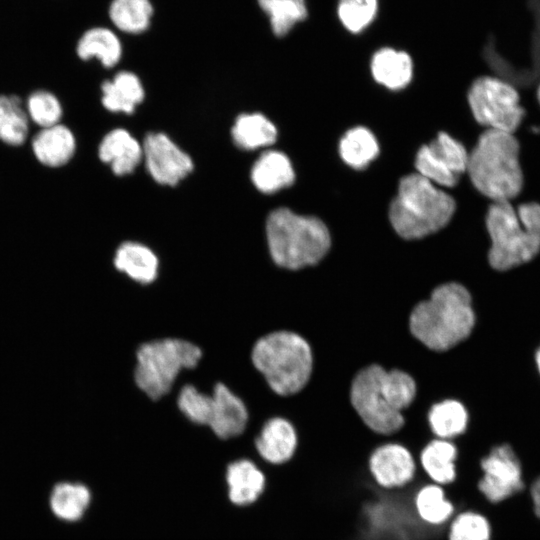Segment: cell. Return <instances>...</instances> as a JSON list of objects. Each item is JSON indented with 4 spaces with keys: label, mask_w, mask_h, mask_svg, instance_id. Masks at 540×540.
Segmentation results:
<instances>
[{
    "label": "cell",
    "mask_w": 540,
    "mask_h": 540,
    "mask_svg": "<svg viewBox=\"0 0 540 540\" xmlns=\"http://www.w3.org/2000/svg\"><path fill=\"white\" fill-rule=\"evenodd\" d=\"M416 395L414 379L401 370L387 371L373 364L360 370L352 381L350 399L365 426L374 434L399 433L407 408Z\"/></svg>",
    "instance_id": "6da1fadb"
},
{
    "label": "cell",
    "mask_w": 540,
    "mask_h": 540,
    "mask_svg": "<svg viewBox=\"0 0 540 540\" xmlns=\"http://www.w3.org/2000/svg\"><path fill=\"white\" fill-rule=\"evenodd\" d=\"M475 324L469 291L451 282L436 287L409 318L410 331L431 350L445 351L466 339Z\"/></svg>",
    "instance_id": "7a4b0ae2"
},
{
    "label": "cell",
    "mask_w": 540,
    "mask_h": 540,
    "mask_svg": "<svg viewBox=\"0 0 540 540\" xmlns=\"http://www.w3.org/2000/svg\"><path fill=\"white\" fill-rule=\"evenodd\" d=\"M249 357L254 370L276 396L299 393L312 374L311 346L291 330L276 329L261 335L252 344Z\"/></svg>",
    "instance_id": "3957f363"
},
{
    "label": "cell",
    "mask_w": 540,
    "mask_h": 540,
    "mask_svg": "<svg viewBox=\"0 0 540 540\" xmlns=\"http://www.w3.org/2000/svg\"><path fill=\"white\" fill-rule=\"evenodd\" d=\"M265 235L272 262L290 271L317 264L331 246L328 228L320 219L284 207L270 212Z\"/></svg>",
    "instance_id": "277c9868"
},
{
    "label": "cell",
    "mask_w": 540,
    "mask_h": 540,
    "mask_svg": "<svg viewBox=\"0 0 540 540\" xmlns=\"http://www.w3.org/2000/svg\"><path fill=\"white\" fill-rule=\"evenodd\" d=\"M203 357L196 343L180 337H161L140 343L132 372L136 388L157 402L171 395L180 376L195 370Z\"/></svg>",
    "instance_id": "5b68a950"
},
{
    "label": "cell",
    "mask_w": 540,
    "mask_h": 540,
    "mask_svg": "<svg viewBox=\"0 0 540 540\" xmlns=\"http://www.w3.org/2000/svg\"><path fill=\"white\" fill-rule=\"evenodd\" d=\"M486 226L491 239L488 259L500 271L533 259L540 251V205L524 203L514 208L510 201L493 202Z\"/></svg>",
    "instance_id": "8992f818"
},
{
    "label": "cell",
    "mask_w": 540,
    "mask_h": 540,
    "mask_svg": "<svg viewBox=\"0 0 540 540\" xmlns=\"http://www.w3.org/2000/svg\"><path fill=\"white\" fill-rule=\"evenodd\" d=\"M466 172L474 187L493 202L515 198L523 186L517 139L512 133L487 129L468 155Z\"/></svg>",
    "instance_id": "52a82bcc"
},
{
    "label": "cell",
    "mask_w": 540,
    "mask_h": 540,
    "mask_svg": "<svg viewBox=\"0 0 540 540\" xmlns=\"http://www.w3.org/2000/svg\"><path fill=\"white\" fill-rule=\"evenodd\" d=\"M454 211L455 201L448 193L414 173L400 180L390 204L389 220L400 237L414 240L442 229Z\"/></svg>",
    "instance_id": "ba28073f"
},
{
    "label": "cell",
    "mask_w": 540,
    "mask_h": 540,
    "mask_svg": "<svg viewBox=\"0 0 540 540\" xmlns=\"http://www.w3.org/2000/svg\"><path fill=\"white\" fill-rule=\"evenodd\" d=\"M468 103L476 121L492 130L513 133L525 114L517 90L496 77L477 78L468 91Z\"/></svg>",
    "instance_id": "9c48e42d"
},
{
    "label": "cell",
    "mask_w": 540,
    "mask_h": 540,
    "mask_svg": "<svg viewBox=\"0 0 540 540\" xmlns=\"http://www.w3.org/2000/svg\"><path fill=\"white\" fill-rule=\"evenodd\" d=\"M366 469L374 485L389 492L409 488L420 475L416 455L398 440L377 443L367 456Z\"/></svg>",
    "instance_id": "30bf717a"
},
{
    "label": "cell",
    "mask_w": 540,
    "mask_h": 540,
    "mask_svg": "<svg viewBox=\"0 0 540 540\" xmlns=\"http://www.w3.org/2000/svg\"><path fill=\"white\" fill-rule=\"evenodd\" d=\"M480 478L476 488L490 504H498L524 488L520 462L512 447H492L479 459Z\"/></svg>",
    "instance_id": "8fae6325"
},
{
    "label": "cell",
    "mask_w": 540,
    "mask_h": 540,
    "mask_svg": "<svg viewBox=\"0 0 540 540\" xmlns=\"http://www.w3.org/2000/svg\"><path fill=\"white\" fill-rule=\"evenodd\" d=\"M468 155L458 140L440 132L418 150L415 167L420 175L435 185L453 187L467 170Z\"/></svg>",
    "instance_id": "7c38bea8"
},
{
    "label": "cell",
    "mask_w": 540,
    "mask_h": 540,
    "mask_svg": "<svg viewBox=\"0 0 540 540\" xmlns=\"http://www.w3.org/2000/svg\"><path fill=\"white\" fill-rule=\"evenodd\" d=\"M146 168L162 185L174 186L193 170V161L166 134L149 133L143 145Z\"/></svg>",
    "instance_id": "4fadbf2b"
},
{
    "label": "cell",
    "mask_w": 540,
    "mask_h": 540,
    "mask_svg": "<svg viewBox=\"0 0 540 540\" xmlns=\"http://www.w3.org/2000/svg\"><path fill=\"white\" fill-rule=\"evenodd\" d=\"M210 393L207 429L222 441L243 435L250 424V412L244 399L222 381H217Z\"/></svg>",
    "instance_id": "5bb4252c"
},
{
    "label": "cell",
    "mask_w": 540,
    "mask_h": 540,
    "mask_svg": "<svg viewBox=\"0 0 540 540\" xmlns=\"http://www.w3.org/2000/svg\"><path fill=\"white\" fill-rule=\"evenodd\" d=\"M299 445L295 425L279 415L266 418L254 437V447L258 455L273 466L290 463L295 458Z\"/></svg>",
    "instance_id": "9a60e30c"
},
{
    "label": "cell",
    "mask_w": 540,
    "mask_h": 540,
    "mask_svg": "<svg viewBox=\"0 0 540 540\" xmlns=\"http://www.w3.org/2000/svg\"><path fill=\"white\" fill-rule=\"evenodd\" d=\"M112 265L114 270L139 286L154 284L161 272V261L148 245L127 240L116 248Z\"/></svg>",
    "instance_id": "2e32d148"
},
{
    "label": "cell",
    "mask_w": 540,
    "mask_h": 540,
    "mask_svg": "<svg viewBox=\"0 0 540 540\" xmlns=\"http://www.w3.org/2000/svg\"><path fill=\"white\" fill-rule=\"evenodd\" d=\"M416 457L419 472L429 482L448 487L456 481L459 448L453 440L431 438Z\"/></svg>",
    "instance_id": "e0dca14e"
},
{
    "label": "cell",
    "mask_w": 540,
    "mask_h": 540,
    "mask_svg": "<svg viewBox=\"0 0 540 540\" xmlns=\"http://www.w3.org/2000/svg\"><path fill=\"white\" fill-rule=\"evenodd\" d=\"M412 506L418 520L433 528L445 527L457 512L446 487L429 482L422 474L413 491Z\"/></svg>",
    "instance_id": "ac0fdd59"
},
{
    "label": "cell",
    "mask_w": 540,
    "mask_h": 540,
    "mask_svg": "<svg viewBox=\"0 0 540 540\" xmlns=\"http://www.w3.org/2000/svg\"><path fill=\"white\" fill-rule=\"evenodd\" d=\"M91 500V490L86 484L66 479L59 480L51 486L47 506L56 520L70 525L84 517Z\"/></svg>",
    "instance_id": "d6986e66"
},
{
    "label": "cell",
    "mask_w": 540,
    "mask_h": 540,
    "mask_svg": "<svg viewBox=\"0 0 540 540\" xmlns=\"http://www.w3.org/2000/svg\"><path fill=\"white\" fill-rule=\"evenodd\" d=\"M226 481L232 503L245 506L255 502L266 486V476L250 459L242 458L227 466Z\"/></svg>",
    "instance_id": "ffe728a7"
},
{
    "label": "cell",
    "mask_w": 540,
    "mask_h": 540,
    "mask_svg": "<svg viewBox=\"0 0 540 540\" xmlns=\"http://www.w3.org/2000/svg\"><path fill=\"white\" fill-rule=\"evenodd\" d=\"M295 173L289 158L277 150L263 152L251 169V181L262 193L272 194L294 183Z\"/></svg>",
    "instance_id": "44dd1931"
},
{
    "label": "cell",
    "mask_w": 540,
    "mask_h": 540,
    "mask_svg": "<svg viewBox=\"0 0 540 540\" xmlns=\"http://www.w3.org/2000/svg\"><path fill=\"white\" fill-rule=\"evenodd\" d=\"M99 157L111 166L113 172L122 176L129 174L143 157L142 145L126 130L109 132L99 146Z\"/></svg>",
    "instance_id": "7402d4cb"
},
{
    "label": "cell",
    "mask_w": 540,
    "mask_h": 540,
    "mask_svg": "<svg viewBox=\"0 0 540 540\" xmlns=\"http://www.w3.org/2000/svg\"><path fill=\"white\" fill-rule=\"evenodd\" d=\"M373 78L391 90H399L409 84L413 74V63L408 53L384 47L376 51L371 59Z\"/></svg>",
    "instance_id": "603a6c76"
},
{
    "label": "cell",
    "mask_w": 540,
    "mask_h": 540,
    "mask_svg": "<svg viewBox=\"0 0 540 540\" xmlns=\"http://www.w3.org/2000/svg\"><path fill=\"white\" fill-rule=\"evenodd\" d=\"M33 150L44 165L58 167L66 164L74 154L75 139L63 125H53L40 131L33 140Z\"/></svg>",
    "instance_id": "cb8c5ba5"
},
{
    "label": "cell",
    "mask_w": 540,
    "mask_h": 540,
    "mask_svg": "<svg viewBox=\"0 0 540 540\" xmlns=\"http://www.w3.org/2000/svg\"><path fill=\"white\" fill-rule=\"evenodd\" d=\"M102 103L112 112L131 114L144 99V89L138 76L129 71L117 73L102 84Z\"/></svg>",
    "instance_id": "d4e9b609"
},
{
    "label": "cell",
    "mask_w": 540,
    "mask_h": 540,
    "mask_svg": "<svg viewBox=\"0 0 540 540\" xmlns=\"http://www.w3.org/2000/svg\"><path fill=\"white\" fill-rule=\"evenodd\" d=\"M231 135L237 147L255 150L272 145L277 139V129L261 113H244L236 118Z\"/></svg>",
    "instance_id": "484cf974"
},
{
    "label": "cell",
    "mask_w": 540,
    "mask_h": 540,
    "mask_svg": "<svg viewBox=\"0 0 540 540\" xmlns=\"http://www.w3.org/2000/svg\"><path fill=\"white\" fill-rule=\"evenodd\" d=\"M77 54L83 60L96 57L103 66H115L122 55V45L117 35L105 27L87 30L77 44Z\"/></svg>",
    "instance_id": "4316f807"
},
{
    "label": "cell",
    "mask_w": 540,
    "mask_h": 540,
    "mask_svg": "<svg viewBox=\"0 0 540 540\" xmlns=\"http://www.w3.org/2000/svg\"><path fill=\"white\" fill-rule=\"evenodd\" d=\"M428 424L434 438L453 440L466 432L468 413L459 401L444 400L431 407Z\"/></svg>",
    "instance_id": "83f0119b"
},
{
    "label": "cell",
    "mask_w": 540,
    "mask_h": 540,
    "mask_svg": "<svg viewBox=\"0 0 540 540\" xmlns=\"http://www.w3.org/2000/svg\"><path fill=\"white\" fill-rule=\"evenodd\" d=\"M379 152L378 142L373 133L365 127L348 130L339 143V153L343 161L355 169L366 167Z\"/></svg>",
    "instance_id": "f1b7e54d"
},
{
    "label": "cell",
    "mask_w": 540,
    "mask_h": 540,
    "mask_svg": "<svg viewBox=\"0 0 540 540\" xmlns=\"http://www.w3.org/2000/svg\"><path fill=\"white\" fill-rule=\"evenodd\" d=\"M153 15L150 0H113L109 7L112 23L125 33L137 34L145 31Z\"/></svg>",
    "instance_id": "f546056e"
},
{
    "label": "cell",
    "mask_w": 540,
    "mask_h": 540,
    "mask_svg": "<svg viewBox=\"0 0 540 540\" xmlns=\"http://www.w3.org/2000/svg\"><path fill=\"white\" fill-rule=\"evenodd\" d=\"M492 526L487 515L475 509L458 510L446 525L447 540H491Z\"/></svg>",
    "instance_id": "4dcf8cb0"
},
{
    "label": "cell",
    "mask_w": 540,
    "mask_h": 540,
    "mask_svg": "<svg viewBox=\"0 0 540 540\" xmlns=\"http://www.w3.org/2000/svg\"><path fill=\"white\" fill-rule=\"evenodd\" d=\"M268 15L273 33L282 37L299 22L306 19L308 10L305 0H257Z\"/></svg>",
    "instance_id": "1f68e13d"
},
{
    "label": "cell",
    "mask_w": 540,
    "mask_h": 540,
    "mask_svg": "<svg viewBox=\"0 0 540 540\" xmlns=\"http://www.w3.org/2000/svg\"><path fill=\"white\" fill-rule=\"evenodd\" d=\"M28 133V119L16 96H0V140L16 146Z\"/></svg>",
    "instance_id": "d6a6232c"
},
{
    "label": "cell",
    "mask_w": 540,
    "mask_h": 540,
    "mask_svg": "<svg viewBox=\"0 0 540 540\" xmlns=\"http://www.w3.org/2000/svg\"><path fill=\"white\" fill-rule=\"evenodd\" d=\"M378 0H338L337 14L342 25L351 33H359L375 19Z\"/></svg>",
    "instance_id": "836d02e7"
},
{
    "label": "cell",
    "mask_w": 540,
    "mask_h": 540,
    "mask_svg": "<svg viewBox=\"0 0 540 540\" xmlns=\"http://www.w3.org/2000/svg\"><path fill=\"white\" fill-rule=\"evenodd\" d=\"M27 107L32 120L43 128L56 125L62 114L59 101L47 91L33 93L28 99Z\"/></svg>",
    "instance_id": "e575fe53"
},
{
    "label": "cell",
    "mask_w": 540,
    "mask_h": 540,
    "mask_svg": "<svg viewBox=\"0 0 540 540\" xmlns=\"http://www.w3.org/2000/svg\"><path fill=\"white\" fill-rule=\"evenodd\" d=\"M531 497L534 505V511L540 518V477L537 478L530 489Z\"/></svg>",
    "instance_id": "d590c367"
},
{
    "label": "cell",
    "mask_w": 540,
    "mask_h": 540,
    "mask_svg": "<svg viewBox=\"0 0 540 540\" xmlns=\"http://www.w3.org/2000/svg\"><path fill=\"white\" fill-rule=\"evenodd\" d=\"M536 364H537L538 370L540 372V347H539L538 351L536 352Z\"/></svg>",
    "instance_id": "8d00e7d4"
},
{
    "label": "cell",
    "mask_w": 540,
    "mask_h": 540,
    "mask_svg": "<svg viewBox=\"0 0 540 540\" xmlns=\"http://www.w3.org/2000/svg\"><path fill=\"white\" fill-rule=\"evenodd\" d=\"M537 98L540 103V86L538 87V90H537Z\"/></svg>",
    "instance_id": "74e56055"
}]
</instances>
